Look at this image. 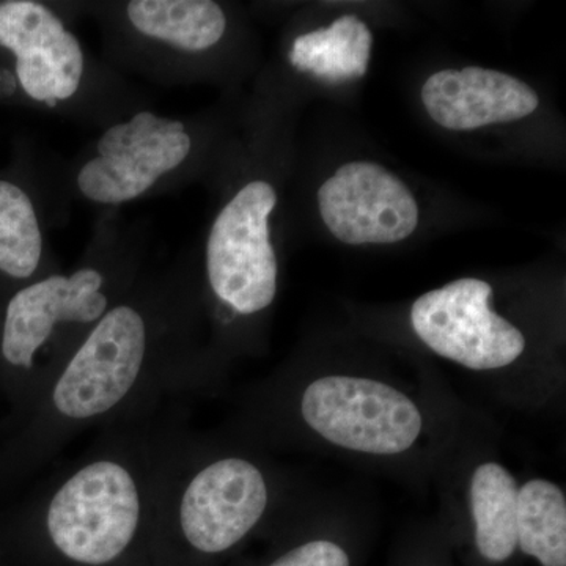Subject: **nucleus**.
Listing matches in <instances>:
<instances>
[{
	"instance_id": "1",
	"label": "nucleus",
	"mask_w": 566,
	"mask_h": 566,
	"mask_svg": "<svg viewBox=\"0 0 566 566\" xmlns=\"http://www.w3.org/2000/svg\"><path fill=\"white\" fill-rule=\"evenodd\" d=\"M197 323L199 296L182 273L140 275L22 415L11 472L33 474L85 431L144 419L210 386Z\"/></svg>"
},
{
	"instance_id": "2",
	"label": "nucleus",
	"mask_w": 566,
	"mask_h": 566,
	"mask_svg": "<svg viewBox=\"0 0 566 566\" xmlns=\"http://www.w3.org/2000/svg\"><path fill=\"white\" fill-rule=\"evenodd\" d=\"M188 431L182 403L96 431L32 495L24 527L73 566H117L158 545L164 488Z\"/></svg>"
},
{
	"instance_id": "3",
	"label": "nucleus",
	"mask_w": 566,
	"mask_h": 566,
	"mask_svg": "<svg viewBox=\"0 0 566 566\" xmlns=\"http://www.w3.org/2000/svg\"><path fill=\"white\" fill-rule=\"evenodd\" d=\"M139 277L132 256L106 248L69 273L48 271L10 294L0 316V365L22 415Z\"/></svg>"
},
{
	"instance_id": "4",
	"label": "nucleus",
	"mask_w": 566,
	"mask_h": 566,
	"mask_svg": "<svg viewBox=\"0 0 566 566\" xmlns=\"http://www.w3.org/2000/svg\"><path fill=\"white\" fill-rule=\"evenodd\" d=\"M274 497V476L262 460L188 431L164 488L158 545L221 556L262 526Z\"/></svg>"
},
{
	"instance_id": "5",
	"label": "nucleus",
	"mask_w": 566,
	"mask_h": 566,
	"mask_svg": "<svg viewBox=\"0 0 566 566\" xmlns=\"http://www.w3.org/2000/svg\"><path fill=\"white\" fill-rule=\"evenodd\" d=\"M294 411L327 444L370 457H397L423 433L419 405L374 378L327 375L301 390Z\"/></svg>"
},
{
	"instance_id": "6",
	"label": "nucleus",
	"mask_w": 566,
	"mask_h": 566,
	"mask_svg": "<svg viewBox=\"0 0 566 566\" xmlns=\"http://www.w3.org/2000/svg\"><path fill=\"white\" fill-rule=\"evenodd\" d=\"M193 147L192 133L180 118L133 112L96 137L74 170V188L98 207H122L178 177Z\"/></svg>"
},
{
	"instance_id": "7",
	"label": "nucleus",
	"mask_w": 566,
	"mask_h": 566,
	"mask_svg": "<svg viewBox=\"0 0 566 566\" xmlns=\"http://www.w3.org/2000/svg\"><path fill=\"white\" fill-rule=\"evenodd\" d=\"M277 205L273 185L248 182L212 222L205 248L208 293L221 315L251 318L277 296L279 263L270 238V218Z\"/></svg>"
},
{
	"instance_id": "8",
	"label": "nucleus",
	"mask_w": 566,
	"mask_h": 566,
	"mask_svg": "<svg viewBox=\"0 0 566 566\" xmlns=\"http://www.w3.org/2000/svg\"><path fill=\"white\" fill-rule=\"evenodd\" d=\"M0 50L11 55L14 85L48 109L80 102L92 82V63L81 40L48 3L0 2Z\"/></svg>"
},
{
	"instance_id": "9",
	"label": "nucleus",
	"mask_w": 566,
	"mask_h": 566,
	"mask_svg": "<svg viewBox=\"0 0 566 566\" xmlns=\"http://www.w3.org/2000/svg\"><path fill=\"white\" fill-rule=\"evenodd\" d=\"M491 297L490 283L479 279L447 283L412 304V329L447 360L474 371L501 370L523 356L526 338L495 314Z\"/></svg>"
},
{
	"instance_id": "10",
	"label": "nucleus",
	"mask_w": 566,
	"mask_h": 566,
	"mask_svg": "<svg viewBox=\"0 0 566 566\" xmlns=\"http://www.w3.org/2000/svg\"><path fill=\"white\" fill-rule=\"evenodd\" d=\"M329 232L345 244H392L415 233L419 207L403 181L375 163L346 164L318 192Z\"/></svg>"
},
{
	"instance_id": "11",
	"label": "nucleus",
	"mask_w": 566,
	"mask_h": 566,
	"mask_svg": "<svg viewBox=\"0 0 566 566\" xmlns=\"http://www.w3.org/2000/svg\"><path fill=\"white\" fill-rule=\"evenodd\" d=\"M422 102L438 125L453 132L521 120L539 103L523 81L476 66L438 71L424 82Z\"/></svg>"
},
{
	"instance_id": "12",
	"label": "nucleus",
	"mask_w": 566,
	"mask_h": 566,
	"mask_svg": "<svg viewBox=\"0 0 566 566\" xmlns=\"http://www.w3.org/2000/svg\"><path fill=\"white\" fill-rule=\"evenodd\" d=\"M117 31L147 57L182 70V59L218 46L226 35V11L212 0H132L117 7Z\"/></svg>"
},
{
	"instance_id": "13",
	"label": "nucleus",
	"mask_w": 566,
	"mask_h": 566,
	"mask_svg": "<svg viewBox=\"0 0 566 566\" xmlns=\"http://www.w3.org/2000/svg\"><path fill=\"white\" fill-rule=\"evenodd\" d=\"M517 493L512 472L497 463H480L469 479V512L480 556L504 564L517 549Z\"/></svg>"
},
{
	"instance_id": "14",
	"label": "nucleus",
	"mask_w": 566,
	"mask_h": 566,
	"mask_svg": "<svg viewBox=\"0 0 566 566\" xmlns=\"http://www.w3.org/2000/svg\"><path fill=\"white\" fill-rule=\"evenodd\" d=\"M371 43L374 36L364 21L342 17L327 29L297 36L290 51V62L296 70L338 84L367 73Z\"/></svg>"
},
{
	"instance_id": "15",
	"label": "nucleus",
	"mask_w": 566,
	"mask_h": 566,
	"mask_svg": "<svg viewBox=\"0 0 566 566\" xmlns=\"http://www.w3.org/2000/svg\"><path fill=\"white\" fill-rule=\"evenodd\" d=\"M44 249L32 193L18 181L0 178V274L20 285L46 274Z\"/></svg>"
},
{
	"instance_id": "16",
	"label": "nucleus",
	"mask_w": 566,
	"mask_h": 566,
	"mask_svg": "<svg viewBox=\"0 0 566 566\" xmlns=\"http://www.w3.org/2000/svg\"><path fill=\"white\" fill-rule=\"evenodd\" d=\"M517 549L543 566H566V497L557 483L532 479L517 493Z\"/></svg>"
},
{
	"instance_id": "17",
	"label": "nucleus",
	"mask_w": 566,
	"mask_h": 566,
	"mask_svg": "<svg viewBox=\"0 0 566 566\" xmlns=\"http://www.w3.org/2000/svg\"><path fill=\"white\" fill-rule=\"evenodd\" d=\"M266 566H352V560L337 542L315 538L293 546Z\"/></svg>"
}]
</instances>
